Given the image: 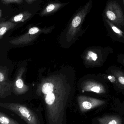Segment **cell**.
Wrapping results in <instances>:
<instances>
[{
  "label": "cell",
  "mask_w": 124,
  "mask_h": 124,
  "mask_svg": "<svg viewBox=\"0 0 124 124\" xmlns=\"http://www.w3.org/2000/svg\"><path fill=\"white\" fill-rule=\"evenodd\" d=\"M71 86L65 77L53 75L37 86L36 93L44 101L49 124H62Z\"/></svg>",
  "instance_id": "1"
},
{
  "label": "cell",
  "mask_w": 124,
  "mask_h": 124,
  "mask_svg": "<svg viewBox=\"0 0 124 124\" xmlns=\"http://www.w3.org/2000/svg\"><path fill=\"white\" fill-rule=\"evenodd\" d=\"M93 0H89L84 5L79 7L70 20L66 33V39L70 42L80 32L82 25L93 6Z\"/></svg>",
  "instance_id": "2"
},
{
  "label": "cell",
  "mask_w": 124,
  "mask_h": 124,
  "mask_svg": "<svg viewBox=\"0 0 124 124\" xmlns=\"http://www.w3.org/2000/svg\"><path fill=\"white\" fill-rule=\"evenodd\" d=\"M113 53L109 47L91 46L87 48L83 54V59L86 67L95 68L102 66L106 62L108 55Z\"/></svg>",
  "instance_id": "3"
},
{
  "label": "cell",
  "mask_w": 124,
  "mask_h": 124,
  "mask_svg": "<svg viewBox=\"0 0 124 124\" xmlns=\"http://www.w3.org/2000/svg\"><path fill=\"white\" fill-rule=\"evenodd\" d=\"M119 0H108L102 13L110 22L121 30H124V8Z\"/></svg>",
  "instance_id": "4"
},
{
  "label": "cell",
  "mask_w": 124,
  "mask_h": 124,
  "mask_svg": "<svg viewBox=\"0 0 124 124\" xmlns=\"http://www.w3.org/2000/svg\"><path fill=\"white\" fill-rule=\"evenodd\" d=\"M0 106L16 114L27 124H40L36 114L25 105L14 103H0Z\"/></svg>",
  "instance_id": "5"
},
{
  "label": "cell",
  "mask_w": 124,
  "mask_h": 124,
  "mask_svg": "<svg viewBox=\"0 0 124 124\" xmlns=\"http://www.w3.org/2000/svg\"><path fill=\"white\" fill-rule=\"evenodd\" d=\"M54 28V27H51L41 28L36 27H33L30 28L26 33L11 40L9 41V43L14 45L28 44L33 41L41 33H49Z\"/></svg>",
  "instance_id": "6"
},
{
  "label": "cell",
  "mask_w": 124,
  "mask_h": 124,
  "mask_svg": "<svg viewBox=\"0 0 124 124\" xmlns=\"http://www.w3.org/2000/svg\"><path fill=\"white\" fill-rule=\"evenodd\" d=\"M8 70L6 66L0 67V97L4 98L10 95L13 91V82L8 78Z\"/></svg>",
  "instance_id": "7"
},
{
  "label": "cell",
  "mask_w": 124,
  "mask_h": 124,
  "mask_svg": "<svg viewBox=\"0 0 124 124\" xmlns=\"http://www.w3.org/2000/svg\"><path fill=\"white\" fill-rule=\"evenodd\" d=\"M79 109L82 112H86L101 106L105 101L94 98L80 95L77 98Z\"/></svg>",
  "instance_id": "8"
},
{
  "label": "cell",
  "mask_w": 124,
  "mask_h": 124,
  "mask_svg": "<svg viewBox=\"0 0 124 124\" xmlns=\"http://www.w3.org/2000/svg\"><path fill=\"white\" fill-rule=\"evenodd\" d=\"M82 92H92L99 94L106 93V87L103 83L94 79H88L83 81L81 84Z\"/></svg>",
  "instance_id": "9"
},
{
  "label": "cell",
  "mask_w": 124,
  "mask_h": 124,
  "mask_svg": "<svg viewBox=\"0 0 124 124\" xmlns=\"http://www.w3.org/2000/svg\"><path fill=\"white\" fill-rule=\"evenodd\" d=\"M103 21L110 36L114 40L124 44V31L102 16Z\"/></svg>",
  "instance_id": "10"
},
{
  "label": "cell",
  "mask_w": 124,
  "mask_h": 124,
  "mask_svg": "<svg viewBox=\"0 0 124 124\" xmlns=\"http://www.w3.org/2000/svg\"><path fill=\"white\" fill-rule=\"evenodd\" d=\"M25 69L21 68L18 70L14 81L13 82V92L17 95L25 94L29 90V87L24 83L23 76Z\"/></svg>",
  "instance_id": "11"
},
{
  "label": "cell",
  "mask_w": 124,
  "mask_h": 124,
  "mask_svg": "<svg viewBox=\"0 0 124 124\" xmlns=\"http://www.w3.org/2000/svg\"><path fill=\"white\" fill-rule=\"evenodd\" d=\"M69 3L70 2L63 3L59 1L50 3L41 10L39 15L41 17H44L51 15L60 10Z\"/></svg>",
  "instance_id": "12"
},
{
  "label": "cell",
  "mask_w": 124,
  "mask_h": 124,
  "mask_svg": "<svg viewBox=\"0 0 124 124\" xmlns=\"http://www.w3.org/2000/svg\"><path fill=\"white\" fill-rule=\"evenodd\" d=\"M107 72L114 75L117 78L118 82L122 90H124V72L118 67L111 66Z\"/></svg>",
  "instance_id": "13"
},
{
  "label": "cell",
  "mask_w": 124,
  "mask_h": 124,
  "mask_svg": "<svg viewBox=\"0 0 124 124\" xmlns=\"http://www.w3.org/2000/svg\"><path fill=\"white\" fill-rule=\"evenodd\" d=\"M99 124H122V120L117 116H106L97 119Z\"/></svg>",
  "instance_id": "14"
},
{
  "label": "cell",
  "mask_w": 124,
  "mask_h": 124,
  "mask_svg": "<svg viewBox=\"0 0 124 124\" xmlns=\"http://www.w3.org/2000/svg\"><path fill=\"white\" fill-rule=\"evenodd\" d=\"M32 14L28 11H24L12 17L9 21L13 22H23L28 20L32 16Z\"/></svg>",
  "instance_id": "15"
},
{
  "label": "cell",
  "mask_w": 124,
  "mask_h": 124,
  "mask_svg": "<svg viewBox=\"0 0 124 124\" xmlns=\"http://www.w3.org/2000/svg\"><path fill=\"white\" fill-rule=\"evenodd\" d=\"M17 24L10 21L0 22V39H1L7 31L16 27Z\"/></svg>",
  "instance_id": "16"
},
{
  "label": "cell",
  "mask_w": 124,
  "mask_h": 124,
  "mask_svg": "<svg viewBox=\"0 0 124 124\" xmlns=\"http://www.w3.org/2000/svg\"><path fill=\"white\" fill-rule=\"evenodd\" d=\"M99 76L101 78L110 82L114 87L118 88L119 89H122L119 84L117 78L112 74L107 72V74H99Z\"/></svg>",
  "instance_id": "17"
},
{
  "label": "cell",
  "mask_w": 124,
  "mask_h": 124,
  "mask_svg": "<svg viewBox=\"0 0 124 124\" xmlns=\"http://www.w3.org/2000/svg\"><path fill=\"white\" fill-rule=\"evenodd\" d=\"M0 124H20L17 121L2 112L0 113Z\"/></svg>",
  "instance_id": "18"
},
{
  "label": "cell",
  "mask_w": 124,
  "mask_h": 124,
  "mask_svg": "<svg viewBox=\"0 0 124 124\" xmlns=\"http://www.w3.org/2000/svg\"><path fill=\"white\" fill-rule=\"evenodd\" d=\"M1 2L3 4H8L11 3L22 4L23 0H0Z\"/></svg>",
  "instance_id": "19"
},
{
  "label": "cell",
  "mask_w": 124,
  "mask_h": 124,
  "mask_svg": "<svg viewBox=\"0 0 124 124\" xmlns=\"http://www.w3.org/2000/svg\"><path fill=\"white\" fill-rule=\"evenodd\" d=\"M117 60L119 63L124 66V54H119L118 55Z\"/></svg>",
  "instance_id": "20"
},
{
  "label": "cell",
  "mask_w": 124,
  "mask_h": 124,
  "mask_svg": "<svg viewBox=\"0 0 124 124\" xmlns=\"http://www.w3.org/2000/svg\"><path fill=\"white\" fill-rule=\"evenodd\" d=\"M25 0L28 4H31L35 1H36L37 0Z\"/></svg>",
  "instance_id": "21"
},
{
  "label": "cell",
  "mask_w": 124,
  "mask_h": 124,
  "mask_svg": "<svg viewBox=\"0 0 124 124\" xmlns=\"http://www.w3.org/2000/svg\"><path fill=\"white\" fill-rule=\"evenodd\" d=\"M124 9V0H119Z\"/></svg>",
  "instance_id": "22"
},
{
  "label": "cell",
  "mask_w": 124,
  "mask_h": 124,
  "mask_svg": "<svg viewBox=\"0 0 124 124\" xmlns=\"http://www.w3.org/2000/svg\"><path fill=\"white\" fill-rule=\"evenodd\" d=\"M2 10H1V9H0V19H1V17H2Z\"/></svg>",
  "instance_id": "23"
}]
</instances>
